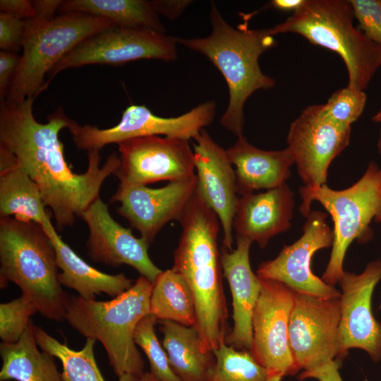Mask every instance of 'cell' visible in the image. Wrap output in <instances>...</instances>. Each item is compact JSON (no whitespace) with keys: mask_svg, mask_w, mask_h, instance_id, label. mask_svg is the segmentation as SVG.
Instances as JSON below:
<instances>
[{"mask_svg":"<svg viewBox=\"0 0 381 381\" xmlns=\"http://www.w3.org/2000/svg\"><path fill=\"white\" fill-rule=\"evenodd\" d=\"M45 207L36 183L14 155L0 147V217L42 225Z\"/></svg>","mask_w":381,"mask_h":381,"instance_id":"cell-24","label":"cell"},{"mask_svg":"<svg viewBox=\"0 0 381 381\" xmlns=\"http://www.w3.org/2000/svg\"><path fill=\"white\" fill-rule=\"evenodd\" d=\"M303 1L304 0H273L270 2V6L275 9L294 12L302 5Z\"/></svg>","mask_w":381,"mask_h":381,"instance_id":"cell-41","label":"cell"},{"mask_svg":"<svg viewBox=\"0 0 381 381\" xmlns=\"http://www.w3.org/2000/svg\"><path fill=\"white\" fill-rule=\"evenodd\" d=\"M80 219L87 224V255L92 260L111 267L121 265L135 269L154 283L162 270L148 255L149 245L135 237L130 229L122 226L111 216L108 205L100 197L83 212Z\"/></svg>","mask_w":381,"mask_h":381,"instance_id":"cell-18","label":"cell"},{"mask_svg":"<svg viewBox=\"0 0 381 381\" xmlns=\"http://www.w3.org/2000/svg\"><path fill=\"white\" fill-rule=\"evenodd\" d=\"M32 325L30 320L18 341L1 343V381H64L54 356L38 349Z\"/></svg>","mask_w":381,"mask_h":381,"instance_id":"cell-26","label":"cell"},{"mask_svg":"<svg viewBox=\"0 0 381 381\" xmlns=\"http://www.w3.org/2000/svg\"><path fill=\"white\" fill-rule=\"evenodd\" d=\"M216 361L207 381H267V372L250 351L225 342L214 351Z\"/></svg>","mask_w":381,"mask_h":381,"instance_id":"cell-30","label":"cell"},{"mask_svg":"<svg viewBox=\"0 0 381 381\" xmlns=\"http://www.w3.org/2000/svg\"><path fill=\"white\" fill-rule=\"evenodd\" d=\"M210 16L212 32L209 36L177 37V42L204 54L222 73L228 85L229 99L220 123L238 138L242 136L243 106L248 98L258 90L275 85V80L262 72L258 59L277 42L269 28L235 29L222 18L214 2Z\"/></svg>","mask_w":381,"mask_h":381,"instance_id":"cell-3","label":"cell"},{"mask_svg":"<svg viewBox=\"0 0 381 381\" xmlns=\"http://www.w3.org/2000/svg\"><path fill=\"white\" fill-rule=\"evenodd\" d=\"M25 20L0 13V48L1 51L17 52L23 47Z\"/></svg>","mask_w":381,"mask_h":381,"instance_id":"cell-35","label":"cell"},{"mask_svg":"<svg viewBox=\"0 0 381 381\" xmlns=\"http://www.w3.org/2000/svg\"><path fill=\"white\" fill-rule=\"evenodd\" d=\"M215 103L207 101L176 117L154 114L144 105L131 104L122 113L114 126L101 129L97 126H80L71 119L68 129L75 146L87 152L100 151L104 146L145 136L164 135L188 140L194 138L214 117Z\"/></svg>","mask_w":381,"mask_h":381,"instance_id":"cell-9","label":"cell"},{"mask_svg":"<svg viewBox=\"0 0 381 381\" xmlns=\"http://www.w3.org/2000/svg\"><path fill=\"white\" fill-rule=\"evenodd\" d=\"M235 167L238 195L277 188L291 176L290 167L295 164L291 150H263L251 145L243 135L226 150Z\"/></svg>","mask_w":381,"mask_h":381,"instance_id":"cell-22","label":"cell"},{"mask_svg":"<svg viewBox=\"0 0 381 381\" xmlns=\"http://www.w3.org/2000/svg\"><path fill=\"white\" fill-rule=\"evenodd\" d=\"M373 121L376 123H381V108L380 110L373 116Z\"/></svg>","mask_w":381,"mask_h":381,"instance_id":"cell-44","label":"cell"},{"mask_svg":"<svg viewBox=\"0 0 381 381\" xmlns=\"http://www.w3.org/2000/svg\"><path fill=\"white\" fill-rule=\"evenodd\" d=\"M20 55L17 52H0V98L4 101L18 66Z\"/></svg>","mask_w":381,"mask_h":381,"instance_id":"cell-36","label":"cell"},{"mask_svg":"<svg viewBox=\"0 0 381 381\" xmlns=\"http://www.w3.org/2000/svg\"><path fill=\"white\" fill-rule=\"evenodd\" d=\"M360 30L381 47V0H349Z\"/></svg>","mask_w":381,"mask_h":381,"instance_id":"cell-34","label":"cell"},{"mask_svg":"<svg viewBox=\"0 0 381 381\" xmlns=\"http://www.w3.org/2000/svg\"><path fill=\"white\" fill-rule=\"evenodd\" d=\"M150 313L157 320H170L194 327L195 301L185 279L171 269L162 271L153 283Z\"/></svg>","mask_w":381,"mask_h":381,"instance_id":"cell-28","label":"cell"},{"mask_svg":"<svg viewBox=\"0 0 381 381\" xmlns=\"http://www.w3.org/2000/svg\"><path fill=\"white\" fill-rule=\"evenodd\" d=\"M177 37L145 28L114 26L85 39L68 53L49 75L47 85L61 71L90 64L121 65L140 59L176 58Z\"/></svg>","mask_w":381,"mask_h":381,"instance_id":"cell-10","label":"cell"},{"mask_svg":"<svg viewBox=\"0 0 381 381\" xmlns=\"http://www.w3.org/2000/svg\"><path fill=\"white\" fill-rule=\"evenodd\" d=\"M381 279V260L368 263L361 274L344 272L339 283L341 318L339 326L343 358L351 349L365 351L375 362L381 361V322L373 313V291Z\"/></svg>","mask_w":381,"mask_h":381,"instance_id":"cell-16","label":"cell"},{"mask_svg":"<svg viewBox=\"0 0 381 381\" xmlns=\"http://www.w3.org/2000/svg\"><path fill=\"white\" fill-rule=\"evenodd\" d=\"M182 232L174 253L172 269L188 283L195 301V329L211 351L225 342L228 310L222 285L217 238L219 219L207 207H193L179 221Z\"/></svg>","mask_w":381,"mask_h":381,"instance_id":"cell-2","label":"cell"},{"mask_svg":"<svg viewBox=\"0 0 381 381\" xmlns=\"http://www.w3.org/2000/svg\"><path fill=\"white\" fill-rule=\"evenodd\" d=\"M197 188L196 175L158 188L119 183L111 202H119V214L127 219L149 246L169 222L179 220Z\"/></svg>","mask_w":381,"mask_h":381,"instance_id":"cell-17","label":"cell"},{"mask_svg":"<svg viewBox=\"0 0 381 381\" xmlns=\"http://www.w3.org/2000/svg\"><path fill=\"white\" fill-rule=\"evenodd\" d=\"M32 328L37 346L61 362L64 381H105L95 358V339L87 338L83 347L76 351L61 343L39 326L33 324ZM138 378L127 374L119 377V381H138Z\"/></svg>","mask_w":381,"mask_h":381,"instance_id":"cell-29","label":"cell"},{"mask_svg":"<svg viewBox=\"0 0 381 381\" xmlns=\"http://www.w3.org/2000/svg\"><path fill=\"white\" fill-rule=\"evenodd\" d=\"M197 190L218 217L223 229V248L232 250L233 221L239 197L235 169L226 150L205 129L193 138Z\"/></svg>","mask_w":381,"mask_h":381,"instance_id":"cell-19","label":"cell"},{"mask_svg":"<svg viewBox=\"0 0 381 381\" xmlns=\"http://www.w3.org/2000/svg\"><path fill=\"white\" fill-rule=\"evenodd\" d=\"M54 246L41 224L0 217V286L16 284L42 316L64 320L70 295L59 280Z\"/></svg>","mask_w":381,"mask_h":381,"instance_id":"cell-4","label":"cell"},{"mask_svg":"<svg viewBox=\"0 0 381 381\" xmlns=\"http://www.w3.org/2000/svg\"><path fill=\"white\" fill-rule=\"evenodd\" d=\"M340 296L323 298L296 293L289 337L299 370L342 358L339 340Z\"/></svg>","mask_w":381,"mask_h":381,"instance_id":"cell-12","label":"cell"},{"mask_svg":"<svg viewBox=\"0 0 381 381\" xmlns=\"http://www.w3.org/2000/svg\"><path fill=\"white\" fill-rule=\"evenodd\" d=\"M37 309L27 296L21 295L18 298L0 305V337L3 342L18 341L26 330L30 317Z\"/></svg>","mask_w":381,"mask_h":381,"instance_id":"cell-32","label":"cell"},{"mask_svg":"<svg viewBox=\"0 0 381 381\" xmlns=\"http://www.w3.org/2000/svg\"><path fill=\"white\" fill-rule=\"evenodd\" d=\"M253 318L250 353L267 375H293L300 370L289 344V328L296 292L285 284L261 279Z\"/></svg>","mask_w":381,"mask_h":381,"instance_id":"cell-11","label":"cell"},{"mask_svg":"<svg viewBox=\"0 0 381 381\" xmlns=\"http://www.w3.org/2000/svg\"><path fill=\"white\" fill-rule=\"evenodd\" d=\"M326 218L322 212L310 211L302 236L292 244L284 246L275 258L262 262L256 274L261 279L281 282L296 293L323 298L340 296L334 286L326 284L311 269L313 255L333 244V230Z\"/></svg>","mask_w":381,"mask_h":381,"instance_id":"cell-15","label":"cell"},{"mask_svg":"<svg viewBox=\"0 0 381 381\" xmlns=\"http://www.w3.org/2000/svg\"><path fill=\"white\" fill-rule=\"evenodd\" d=\"M294 204V193L286 183L239 197L233 221L236 238L265 248L273 236L290 228Z\"/></svg>","mask_w":381,"mask_h":381,"instance_id":"cell-21","label":"cell"},{"mask_svg":"<svg viewBox=\"0 0 381 381\" xmlns=\"http://www.w3.org/2000/svg\"><path fill=\"white\" fill-rule=\"evenodd\" d=\"M164 334L163 346L171 367L181 381H207L216 358L207 350L194 327L158 320Z\"/></svg>","mask_w":381,"mask_h":381,"instance_id":"cell-25","label":"cell"},{"mask_svg":"<svg viewBox=\"0 0 381 381\" xmlns=\"http://www.w3.org/2000/svg\"><path fill=\"white\" fill-rule=\"evenodd\" d=\"M114 26L107 18L82 13L25 20L23 52L5 100L35 99L47 88L46 76L68 53L85 39Z\"/></svg>","mask_w":381,"mask_h":381,"instance_id":"cell-7","label":"cell"},{"mask_svg":"<svg viewBox=\"0 0 381 381\" xmlns=\"http://www.w3.org/2000/svg\"><path fill=\"white\" fill-rule=\"evenodd\" d=\"M59 11L82 13L102 17L125 28H145L165 33L159 14L151 1L146 0H66Z\"/></svg>","mask_w":381,"mask_h":381,"instance_id":"cell-27","label":"cell"},{"mask_svg":"<svg viewBox=\"0 0 381 381\" xmlns=\"http://www.w3.org/2000/svg\"><path fill=\"white\" fill-rule=\"evenodd\" d=\"M375 220L376 222H379L381 223V211L380 212V214L377 215V217L375 219ZM380 229H381V226H380Z\"/></svg>","mask_w":381,"mask_h":381,"instance_id":"cell-46","label":"cell"},{"mask_svg":"<svg viewBox=\"0 0 381 381\" xmlns=\"http://www.w3.org/2000/svg\"><path fill=\"white\" fill-rule=\"evenodd\" d=\"M33 101L1 102L0 147L14 155L38 186L45 206L61 229L73 226L99 197L103 183L119 167V157L113 152L100 167L99 151H88L87 170L73 172L59 136L71 119L59 107L47 116V123H40L33 114Z\"/></svg>","mask_w":381,"mask_h":381,"instance_id":"cell-1","label":"cell"},{"mask_svg":"<svg viewBox=\"0 0 381 381\" xmlns=\"http://www.w3.org/2000/svg\"><path fill=\"white\" fill-rule=\"evenodd\" d=\"M300 212L306 217L313 202H319L334 222V241L329 260L322 279L327 284L339 283L344 273L347 248L354 240L366 242L372 237L370 224L381 211V169L371 162L362 177L351 186L334 190L327 184L299 190Z\"/></svg>","mask_w":381,"mask_h":381,"instance_id":"cell-8","label":"cell"},{"mask_svg":"<svg viewBox=\"0 0 381 381\" xmlns=\"http://www.w3.org/2000/svg\"><path fill=\"white\" fill-rule=\"evenodd\" d=\"M61 0H35L32 1L35 14L33 18L39 20H50L55 17L56 11L62 4Z\"/></svg>","mask_w":381,"mask_h":381,"instance_id":"cell-40","label":"cell"},{"mask_svg":"<svg viewBox=\"0 0 381 381\" xmlns=\"http://www.w3.org/2000/svg\"><path fill=\"white\" fill-rule=\"evenodd\" d=\"M0 10L23 20L33 18L35 14L32 1L28 0H1Z\"/></svg>","mask_w":381,"mask_h":381,"instance_id":"cell-38","label":"cell"},{"mask_svg":"<svg viewBox=\"0 0 381 381\" xmlns=\"http://www.w3.org/2000/svg\"><path fill=\"white\" fill-rule=\"evenodd\" d=\"M365 102L364 91L346 86L334 92L322 107L326 116L332 121L351 127L362 114Z\"/></svg>","mask_w":381,"mask_h":381,"instance_id":"cell-33","label":"cell"},{"mask_svg":"<svg viewBox=\"0 0 381 381\" xmlns=\"http://www.w3.org/2000/svg\"><path fill=\"white\" fill-rule=\"evenodd\" d=\"M155 10L169 19L178 18L190 4V1H151Z\"/></svg>","mask_w":381,"mask_h":381,"instance_id":"cell-39","label":"cell"},{"mask_svg":"<svg viewBox=\"0 0 381 381\" xmlns=\"http://www.w3.org/2000/svg\"><path fill=\"white\" fill-rule=\"evenodd\" d=\"M340 365L339 360H330L314 368L304 370L299 375L298 379L303 380L313 378L318 381H343L339 370Z\"/></svg>","mask_w":381,"mask_h":381,"instance_id":"cell-37","label":"cell"},{"mask_svg":"<svg viewBox=\"0 0 381 381\" xmlns=\"http://www.w3.org/2000/svg\"><path fill=\"white\" fill-rule=\"evenodd\" d=\"M253 243L236 238V248L228 250L222 247L221 262L231 296L234 325L225 343L234 349L250 351L253 343L252 318L261 291L260 278L251 270L250 248Z\"/></svg>","mask_w":381,"mask_h":381,"instance_id":"cell-20","label":"cell"},{"mask_svg":"<svg viewBox=\"0 0 381 381\" xmlns=\"http://www.w3.org/2000/svg\"><path fill=\"white\" fill-rule=\"evenodd\" d=\"M47 212L42 224L54 246L56 263L61 272L59 280L61 285L76 291L87 300H95L97 295L104 293L116 297L130 289L134 282L123 274H109L87 263L67 245L58 234Z\"/></svg>","mask_w":381,"mask_h":381,"instance_id":"cell-23","label":"cell"},{"mask_svg":"<svg viewBox=\"0 0 381 381\" xmlns=\"http://www.w3.org/2000/svg\"><path fill=\"white\" fill-rule=\"evenodd\" d=\"M138 381H159L150 372H144Z\"/></svg>","mask_w":381,"mask_h":381,"instance_id":"cell-42","label":"cell"},{"mask_svg":"<svg viewBox=\"0 0 381 381\" xmlns=\"http://www.w3.org/2000/svg\"><path fill=\"white\" fill-rule=\"evenodd\" d=\"M349 1L304 0L285 21L269 28L272 35L293 32L338 54L348 71V87L363 91L381 66V47L353 24Z\"/></svg>","mask_w":381,"mask_h":381,"instance_id":"cell-6","label":"cell"},{"mask_svg":"<svg viewBox=\"0 0 381 381\" xmlns=\"http://www.w3.org/2000/svg\"><path fill=\"white\" fill-rule=\"evenodd\" d=\"M377 148H378L379 152L381 154V129L380 131V136H379V139L377 142Z\"/></svg>","mask_w":381,"mask_h":381,"instance_id":"cell-45","label":"cell"},{"mask_svg":"<svg viewBox=\"0 0 381 381\" xmlns=\"http://www.w3.org/2000/svg\"><path fill=\"white\" fill-rule=\"evenodd\" d=\"M351 127L338 124L326 116L322 104L307 107L291 123L287 135L297 171L304 186L326 184L328 169L349 145Z\"/></svg>","mask_w":381,"mask_h":381,"instance_id":"cell-14","label":"cell"},{"mask_svg":"<svg viewBox=\"0 0 381 381\" xmlns=\"http://www.w3.org/2000/svg\"><path fill=\"white\" fill-rule=\"evenodd\" d=\"M282 377L280 375H268L267 381H281Z\"/></svg>","mask_w":381,"mask_h":381,"instance_id":"cell-43","label":"cell"},{"mask_svg":"<svg viewBox=\"0 0 381 381\" xmlns=\"http://www.w3.org/2000/svg\"><path fill=\"white\" fill-rule=\"evenodd\" d=\"M118 145L120 164L115 175L121 184L147 186L195 176L193 150L188 140L151 135Z\"/></svg>","mask_w":381,"mask_h":381,"instance_id":"cell-13","label":"cell"},{"mask_svg":"<svg viewBox=\"0 0 381 381\" xmlns=\"http://www.w3.org/2000/svg\"><path fill=\"white\" fill-rule=\"evenodd\" d=\"M153 283L140 276L125 292L107 301L70 295L64 320L87 338L98 340L119 377L144 373L145 363L134 341L138 322L150 313Z\"/></svg>","mask_w":381,"mask_h":381,"instance_id":"cell-5","label":"cell"},{"mask_svg":"<svg viewBox=\"0 0 381 381\" xmlns=\"http://www.w3.org/2000/svg\"><path fill=\"white\" fill-rule=\"evenodd\" d=\"M157 319L151 314L145 316L137 325L134 341L145 353L150 373L159 381H181L173 371L166 351L161 346L155 332Z\"/></svg>","mask_w":381,"mask_h":381,"instance_id":"cell-31","label":"cell"}]
</instances>
